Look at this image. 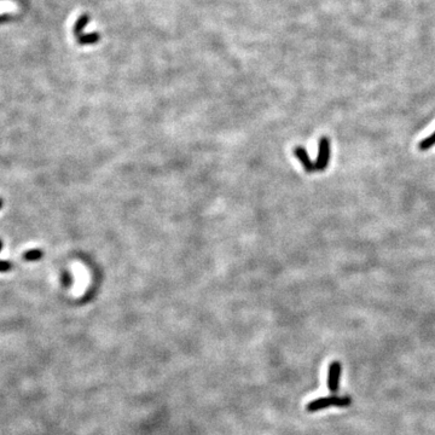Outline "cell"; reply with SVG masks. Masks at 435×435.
<instances>
[{
	"mask_svg": "<svg viewBox=\"0 0 435 435\" xmlns=\"http://www.w3.org/2000/svg\"><path fill=\"white\" fill-rule=\"evenodd\" d=\"M352 404V399L347 395L345 397H337V395H331V397L319 398L316 400L311 401L306 406V410L308 412H317L320 410H324L331 406H336V408H347Z\"/></svg>",
	"mask_w": 435,
	"mask_h": 435,
	"instance_id": "cell-1",
	"label": "cell"
},
{
	"mask_svg": "<svg viewBox=\"0 0 435 435\" xmlns=\"http://www.w3.org/2000/svg\"><path fill=\"white\" fill-rule=\"evenodd\" d=\"M331 156V142L328 137H322L318 142V156L316 161V169L319 172L325 171L329 166Z\"/></svg>",
	"mask_w": 435,
	"mask_h": 435,
	"instance_id": "cell-2",
	"label": "cell"
},
{
	"mask_svg": "<svg viewBox=\"0 0 435 435\" xmlns=\"http://www.w3.org/2000/svg\"><path fill=\"white\" fill-rule=\"evenodd\" d=\"M342 366L340 362H333L329 365L328 370V388L330 392L336 393L340 388V380H341Z\"/></svg>",
	"mask_w": 435,
	"mask_h": 435,
	"instance_id": "cell-3",
	"label": "cell"
},
{
	"mask_svg": "<svg viewBox=\"0 0 435 435\" xmlns=\"http://www.w3.org/2000/svg\"><path fill=\"white\" fill-rule=\"evenodd\" d=\"M294 155L296 156L297 160L300 161L301 164H302L303 169H305L307 173H312L316 171V163L312 162L311 157H309V155L307 154V151H306L305 149H303L302 146H296L294 149Z\"/></svg>",
	"mask_w": 435,
	"mask_h": 435,
	"instance_id": "cell-4",
	"label": "cell"
},
{
	"mask_svg": "<svg viewBox=\"0 0 435 435\" xmlns=\"http://www.w3.org/2000/svg\"><path fill=\"white\" fill-rule=\"evenodd\" d=\"M434 145H435V131L431 136L427 137V138L423 139V141H421L420 144H418V147H420V150H422V151H426V150L432 149Z\"/></svg>",
	"mask_w": 435,
	"mask_h": 435,
	"instance_id": "cell-5",
	"label": "cell"
},
{
	"mask_svg": "<svg viewBox=\"0 0 435 435\" xmlns=\"http://www.w3.org/2000/svg\"><path fill=\"white\" fill-rule=\"evenodd\" d=\"M44 252L41 249H30L23 254V259L27 261H36L43 258Z\"/></svg>",
	"mask_w": 435,
	"mask_h": 435,
	"instance_id": "cell-6",
	"label": "cell"
},
{
	"mask_svg": "<svg viewBox=\"0 0 435 435\" xmlns=\"http://www.w3.org/2000/svg\"><path fill=\"white\" fill-rule=\"evenodd\" d=\"M88 22H90V17H88L87 15H83L79 19H77V22H76V23H75V29H74L75 34H76V35L80 34V33L82 32L83 27H85L86 24L88 23Z\"/></svg>",
	"mask_w": 435,
	"mask_h": 435,
	"instance_id": "cell-7",
	"label": "cell"
},
{
	"mask_svg": "<svg viewBox=\"0 0 435 435\" xmlns=\"http://www.w3.org/2000/svg\"><path fill=\"white\" fill-rule=\"evenodd\" d=\"M77 39H79L80 44H93V43H97V41L99 40V34L92 33V34H88V35H80Z\"/></svg>",
	"mask_w": 435,
	"mask_h": 435,
	"instance_id": "cell-8",
	"label": "cell"
},
{
	"mask_svg": "<svg viewBox=\"0 0 435 435\" xmlns=\"http://www.w3.org/2000/svg\"><path fill=\"white\" fill-rule=\"evenodd\" d=\"M12 269V263L9 260H0V272H7Z\"/></svg>",
	"mask_w": 435,
	"mask_h": 435,
	"instance_id": "cell-9",
	"label": "cell"
},
{
	"mask_svg": "<svg viewBox=\"0 0 435 435\" xmlns=\"http://www.w3.org/2000/svg\"><path fill=\"white\" fill-rule=\"evenodd\" d=\"M2 203H4V201L0 199V209H1V207H2Z\"/></svg>",
	"mask_w": 435,
	"mask_h": 435,
	"instance_id": "cell-10",
	"label": "cell"
},
{
	"mask_svg": "<svg viewBox=\"0 0 435 435\" xmlns=\"http://www.w3.org/2000/svg\"><path fill=\"white\" fill-rule=\"evenodd\" d=\"M1 249H2V241H1V239H0V250H1Z\"/></svg>",
	"mask_w": 435,
	"mask_h": 435,
	"instance_id": "cell-11",
	"label": "cell"
}]
</instances>
